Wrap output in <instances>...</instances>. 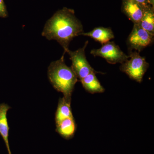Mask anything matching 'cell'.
Returning a JSON list of instances; mask_svg holds the SVG:
<instances>
[{"label":"cell","mask_w":154,"mask_h":154,"mask_svg":"<svg viewBox=\"0 0 154 154\" xmlns=\"http://www.w3.org/2000/svg\"><path fill=\"white\" fill-rule=\"evenodd\" d=\"M83 33L82 24L76 17L74 10L64 8L48 20L42 35L48 40L57 41L66 53L69 50L71 42Z\"/></svg>","instance_id":"1"},{"label":"cell","mask_w":154,"mask_h":154,"mask_svg":"<svg viewBox=\"0 0 154 154\" xmlns=\"http://www.w3.org/2000/svg\"><path fill=\"white\" fill-rule=\"evenodd\" d=\"M64 52L60 59L50 64L48 75L51 83L55 90L66 98H71L78 79L72 68L66 65Z\"/></svg>","instance_id":"2"},{"label":"cell","mask_w":154,"mask_h":154,"mask_svg":"<svg viewBox=\"0 0 154 154\" xmlns=\"http://www.w3.org/2000/svg\"><path fill=\"white\" fill-rule=\"evenodd\" d=\"M128 56L129 58L121 64L120 70L131 79L141 83L148 69L149 63L137 51H129Z\"/></svg>","instance_id":"3"},{"label":"cell","mask_w":154,"mask_h":154,"mask_svg":"<svg viewBox=\"0 0 154 154\" xmlns=\"http://www.w3.org/2000/svg\"><path fill=\"white\" fill-rule=\"evenodd\" d=\"M88 44V41H86L83 47L75 51L69 50L66 52L72 61L71 67L79 81L92 72H96L91 66L86 58L85 49Z\"/></svg>","instance_id":"4"},{"label":"cell","mask_w":154,"mask_h":154,"mask_svg":"<svg viewBox=\"0 0 154 154\" xmlns=\"http://www.w3.org/2000/svg\"><path fill=\"white\" fill-rule=\"evenodd\" d=\"M91 54L94 57L103 58L111 64H122L129 58V56L124 53L113 42H108L98 49H92Z\"/></svg>","instance_id":"5"},{"label":"cell","mask_w":154,"mask_h":154,"mask_svg":"<svg viewBox=\"0 0 154 154\" xmlns=\"http://www.w3.org/2000/svg\"><path fill=\"white\" fill-rule=\"evenodd\" d=\"M154 36L144 30L139 24H134L133 28L127 39L129 51L134 50L140 52L152 43Z\"/></svg>","instance_id":"6"},{"label":"cell","mask_w":154,"mask_h":154,"mask_svg":"<svg viewBox=\"0 0 154 154\" xmlns=\"http://www.w3.org/2000/svg\"><path fill=\"white\" fill-rule=\"evenodd\" d=\"M145 9L132 0H123L122 11L134 24H139Z\"/></svg>","instance_id":"7"},{"label":"cell","mask_w":154,"mask_h":154,"mask_svg":"<svg viewBox=\"0 0 154 154\" xmlns=\"http://www.w3.org/2000/svg\"><path fill=\"white\" fill-rule=\"evenodd\" d=\"M11 107L5 103L0 104V135L5 141L9 154H12L9 146V127L7 119V113Z\"/></svg>","instance_id":"8"},{"label":"cell","mask_w":154,"mask_h":154,"mask_svg":"<svg viewBox=\"0 0 154 154\" xmlns=\"http://www.w3.org/2000/svg\"><path fill=\"white\" fill-rule=\"evenodd\" d=\"M82 35L89 36L102 45L110 42L114 38V34L112 30L110 28L103 27H97L87 33L84 32Z\"/></svg>","instance_id":"9"},{"label":"cell","mask_w":154,"mask_h":154,"mask_svg":"<svg viewBox=\"0 0 154 154\" xmlns=\"http://www.w3.org/2000/svg\"><path fill=\"white\" fill-rule=\"evenodd\" d=\"M98 73L92 72L80 81L85 90L91 94L103 93L105 91L96 77V74Z\"/></svg>","instance_id":"10"},{"label":"cell","mask_w":154,"mask_h":154,"mask_svg":"<svg viewBox=\"0 0 154 154\" xmlns=\"http://www.w3.org/2000/svg\"><path fill=\"white\" fill-rule=\"evenodd\" d=\"M56 125V131L63 137L69 139L74 135L76 125L74 117L66 119Z\"/></svg>","instance_id":"11"},{"label":"cell","mask_w":154,"mask_h":154,"mask_svg":"<svg viewBox=\"0 0 154 154\" xmlns=\"http://www.w3.org/2000/svg\"><path fill=\"white\" fill-rule=\"evenodd\" d=\"M71 98L63 96L59 100L57 108L55 113L56 124L66 118L73 117L71 107Z\"/></svg>","instance_id":"12"},{"label":"cell","mask_w":154,"mask_h":154,"mask_svg":"<svg viewBox=\"0 0 154 154\" xmlns=\"http://www.w3.org/2000/svg\"><path fill=\"white\" fill-rule=\"evenodd\" d=\"M144 30L147 31L152 35H154V7L149 6L146 8L144 12L143 17L139 24Z\"/></svg>","instance_id":"13"},{"label":"cell","mask_w":154,"mask_h":154,"mask_svg":"<svg viewBox=\"0 0 154 154\" xmlns=\"http://www.w3.org/2000/svg\"><path fill=\"white\" fill-rule=\"evenodd\" d=\"M136 3L139 4L145 8L149 6H153V0H132Z\"/></svg>","instance_id":"14"},{"label":"cell","mask_w":154,"mask_h":154,"mask_svg":"<svg viewBox=\"0 0 154 154\" xmlns=\"http://www.w3.org/2000/svg\"><path fill=\"white\" fill-rule=\"evenodd\" d=\"M8 17V11L4 0H0V17L5 18Z\"/></svg>","instance_id":"15"}]
</instances>
